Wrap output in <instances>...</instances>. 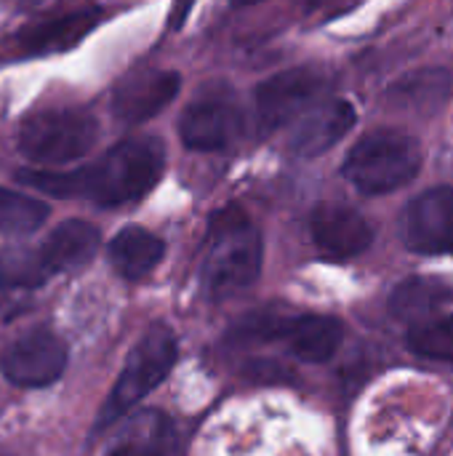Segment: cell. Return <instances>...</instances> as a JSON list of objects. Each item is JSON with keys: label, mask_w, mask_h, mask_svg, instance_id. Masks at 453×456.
I'll return each mask as SVG.
<instances>
[{"label": "cell", "mask_w": 453, "mask_h": 456, "mask_svg": "<svg viewBox=\"0 0 453 456\" xmlns=\"http://www.w3.org/2000/svg\"><path fill=\"white\" fill-rule=\"evenodd\" d=\"M166 168V147L158 136H128L99 160L77 168H21L16 179L51 198H83L99 208L139 203L155 190Z\"/></svg>", "instance_id": "6da1fadb"}, {"label": "cell", "mask_w": 453, "mask_h": 456, "mask_svg": "<svg viewBox=\"0 0 453 456\" xmlns=\"http://www.w3.org/2000/svg\"><path fill=\"white\" fill-rule=\"evenodd\" d=\"M264 262L262 232L238 203L222 206L211 214L203 259H200V286L203 291L222 302L248 291Z\"/></svg>", "instance_id": "7a4b0ae2"}, {"label": "cell", "mask_w": 453, "mask_h": 456, "mask_svg": "<svg viewBox=\"0 0 453 456\" xmlns=\"http://www.w3.org/2000/svg\"><path fill=\"white\" fill-rule=\"evenodd\" d=\"M99 139V120L85 107H45L29 112L16 131V150L40 168H64L91 152Z\"/></svg>", "instance_id": "3957f363"}, {"label": "cell", "mask_w": 453, "mask_h": 456, "mask_svg": "<svg viewBox=\"0 0 453 456\" xmlns=\"http://www.w3.org/2000/svg\"><path fill=\"white\" fill-rule=\"evenodd\" d=\"M176 361H179V342H176L174 329H168L166 323L150 326L144 331V337L128 353V358H125V363H123V369L96 417L93 436L109 430L136 403H142L152 390H158L174 371Z\"/></svg>", "instance_id": "277c9868"}, {"label": "cell", "mask_w": 453, "mask_h": 456, "mask_svg": "<svg viewBox=\"0 0 453 456\" xmlns=\"http://www.w3.org/2000/svg\"><path fill=\"white\" fill-rule=\"evenodd\" d=\"M422 168V144L400 128H376L358 139L344 158V179L363 195H387Z\"/></svg>", "instance_id": "5b68a950"}, {"label": "cell", "mask_w": 453, "mask_h": 456, "mask_svg": "<svg viewBox=\"0 0 453 456\" xmlns=\"http://www.w3.org/2000/svg\"><path fill=\"white\" fill-rule=\"evenodd\" d=\"M230 337L240 345H278L302 363H326L336 355L344 326L331 315H283L264 310L240 318Z\"/></svg>", "instance_id": "8992f818"}, {"label": "cell", "mask_w": 453, "mask_h": 456, "mask_svg": "<svg viewBox=\"0 0 453 456\" xmlns=\"http://www.w3.org/2000/svg\"><path fill=\"white\" fill-rule=\"evenodd\" d=\"M328 91V75L318 67H291L270 75L254 91V118L259 134L291 126Z\"/></svg>", "instance_id": "52a82bcc"}, {"label": "cell", "mask_w": 453, "mask_h": 456, "mask_svg": "<svg viewBox=\"0 0 453 456\" xmlns=\"http://www.w3.org/2000/svg\"><path fill=\"white\" fill-rule=\"evenodd\" d=\"M243 128V110L235 99V91L211 83L203 88L179 115V136L187 150L216 152L230 147Z\"/></svg>", "instance_id": "ba28073f"}, {"label": "cell", "mask_w": 453, "mask_h": 456, "mask_svg": "<svg viewBox=\"0 0 453 456\" xmlns=\"http://www.w3.org/2000/svg\"><path fill=\"white\" fill-rule=\"evenodd\" d=\"M69 363L67 342L48 326H35L19 334L0 353V374L8 385L37 390L53 385Z\"/></svg>", "instance_id": "9c48e42d"}, {"label": "cell", "mask_w": 453, "mask_h": 456, "mask_svg": "<svg viewBox=\"0 0 453 456\" xmlns=\"http://www.w3.org/2000/svg\"><path fill=\"white\" fill-rule=\"evenodd\" d=\"M400 240L425 256H453V187H433L417 195L400 214Z\"/></svg>", "instance_id": "30bf717a"}, {"label": "cell", "mask_w": 453, "mask_h": 456, "mask_svg": "<svg viewBox=\"0 0 453 456\" xmlns=\"http://www.w3.org/2000/svg\"><path fill=\"white\" fill-rule=\"evenodd\" d=\"M182 91L176 69H136L128 72L112 91V115L120 123L139 126L163 112Z\"/></svg>", "instance_id": "8fae6325"}, {"label": "cell", "mask_w": 453, "mask_h": 456, "mask_svg": "<svg viewBox=\"0 0 453 456\" xmlns=\"http://www.w3.org/2000/svg\"><path fill=\"white\" fill-rule=\"evenodd\" d=\"M310 235L315 248L328 259H352L374 243L368 219L342 203H323L310 216Z\"/></svg>", "instance_id": "7c38bea8"}, {"label": "cell", "mask_w": 453, "mask_h": 456, "mask_svg": "<svg viewBox=\"0 0 453 456\" xmlns=\"http://www.w3.org/2000/svg\"><path fill=\"white\" fill-rule=\"evenodd\" d=\"M358 123V110L347 99H326L312 104L304 115H299L291 126L288 150L296 158H318L331 150L342 136L352 131Z\"/></svg>", "instance_id": "4fadbf2b"}, {"label": "cell", "mask_w": 453, "mask_h": 456, "mask_svg": "<svg viewBox=\"0 0 453 456\" xmlns=\"http://www.w3.org/2000/svg\"><path fill=\"white\" fill-rule=\"evenodd\" d=\"M104 19V11L96 5H85L53 19L35 21L21 27L16 35V45L24 56H45V53H64L80 45Z\"/></svg>", "instance_id": "5bb4252c"}, {"label": "cell", "mask_w": 453, "mask_h": 456, "mask_svg": "<svg viewBox=\"0 0 453 456\" xmlns=\"http://www.w3.org/2000/svg\"><path fill=\"white\" fill-rule=\"evenodd\" d=\"M117 430L107 438L109 454H171L179 449L176 425L163 411H142L128 417L125 422H115Z\"/></svg>", "instance_id": "9a60e30c"}, {"label": "cell", "mask_w": 453, "mask_h": 456, "mask_svg": "<svg viewBox=\"0 0 453 456\" xmlns=\"http://www.w3.org/2000/svg\"><path fill=\"white\" fill-rule=\"evenodd\" d=\"M101 243L99 230L85 219H67L48 232L40 243V254L51 270V275L77 273L91 265Z\"/></svg>", "instance_id": "2e32d148"}, {"label": "cell", "mask_w": 453, "mask_h": 456, "mask_svg": "<svg viewBox=\"0 0 453 456\" xmlns=\"http://www.w3.org/2000/svg\"><path fill=\"white\" fill-rule=\"evenodd\" d=\"M166 256V243L147 227H123L109 243V265L112 270L128 281H144Z\"/></svg>", "instance_id": "e0dca14e"}, {"label": "cell", "mask_w": 453, "mask_h": 456, "mask_svg": "<svg viewBox=\"0 0 453 456\" xmlns=\"http://www.w3.org/2000/svg\"><path fill=\"white\" fill-rule=\"evenodd\" d=\"M451 94L449 69H419L387 88V102L395 110H409L419 115L438 112Z\"/></svg>", "instance_id": "ac0fdd59"}, {"label": "cell", "mask_w": 453, "mask_h": 456, "mask_svg": "<svg viewBox=\"0 0 453 456\" xmlns=\"http://www.w3.org/2000/svg\"><path fill=\"white\" fill-rule=\"evenodd\" d=\"M453 299V289L449 283L438 281V278H425V275H414L400 281L392 294H390V313L398 321L406 323H419L425 318H430L438 307H443L446 302Z\"/></svg>", "instance_id": "d6986e66"}, {"label": "cell", "mask_w": 453, "mask_h": 456, "mask_svg": "<svg viewBox=\"0 0 453 456\" xmlns=\"http://www.w3.org/2000/svg\"><path fill=\"white\" fill-rule=\"evenodd\" d=\"M51 270L40 254V246L11 243L0 248V289L35 291L51 281Z\"/></svg>", "instance_id": "ffe728a7"}, {"label": "cell", "mask_w": 453, "mask_h": 456, "mask_svg": "<svg viewBox=\"0 0 453 456\" xmlns=\"http://www.w3.org/2000/svg\"><path fill=\"white\" fill-rule=\"evenodd\" d=\"M48 216L51 208L45 200L0 187V235H29L43 227Z\"/></svg>", "instance_id": "44dd1931"}, {"label": "cell", "mask_w": 453, "mask_h": 456, "mask_svg": "<svg viewBox=\"0 0 453 456\" xmlns=\"http://www.w3.org/2000/svg\"><path fill=\"white\" fill-rule=\"evenodd\" d=\"M409 347L417 355L453 363V313L438 321H419L409 331Z\"/></svg>", "instance_id": "7402d4cb"}, {"label": "cell", "mask_w": 453, "mask_h": 456, "mask_svg": "<svg viewBox=\"0 0 453 456\" xmlns=\"http://www.w3.org/2000/svg\"><path fill=\"white\" fill-rule=\"evenodd\" d=\"M256 3H264V0H235L238 8H248V5H256Z\"/></svg>", "instance_id": "603a6c76"}]
</instances>
